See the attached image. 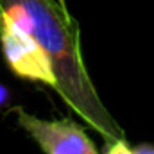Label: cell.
Returning <instances> with one entry per match:
<instances>
[{"mask_svg": "<svg viewBox=\"0 0 154 154\" xmlns=\"http://www.w3.org/2000/svg\"><path fill=\"white\" fill-rule=\"evenodd\" d=\"M18 125L45 154H100L84 129L72 120H47L20 106L11 109Z\"/></svg>", "mask_w": 154, "mask_h": 154, "instance_id": "3957f363", "label": "cell"}, {"mask_svg": "<svg viewBox=\"0 0 154 154\" xmlns=\"http://www.w3.org/2000/svg\"><path fill=\"white\" fill-rule=\"evenodd\" d=\"M106 154H134V149H131L124 138H116L113 142H106Z\"/></svg>", "mask_w": 154, "mask_h": 154, "instance_id": "277c9868", "label": "cell"}, {"mask_svg": "<svg viewBox=\"0 0 154 154\" xmlns=\"http://www.w3.org/2000/svg\"><path fill=\"white\" fill-rule=\"evenodd\" d=\"M0 7L25 25L43 47L52 63L56 91L61 99L106 142L124 138V131L99 99L90 79L81 54L79 27L68 9L56 0H0Z\"/></svg>", "mask_w": 154, "mask_h": 154, "instance_id": "6da1fadb", "label": "cell"}, {"mask_svg": "<svg viewBox=\"0 0 154 154\" xmlns=\"http://www.w3.org/2000/svg\"><path fill=\"white\" fill-rule=\"evenodd\" d=\"M0 47L9 70L23 81L41 82L56 90L57 81L52 63L32 36V32L16 22L5 9L0 7Z\"/></svg>", "mask_w": 154, "mask_h": 154, "instance_id": "7a4b0ae2", "label": "cell"}, {"mask_svg": "<svg viewBox=\"0 0 154 154\" xmlns=\"http://www.w3.org/2000/svg\"><path fill=\"white\" fill-rule=\"evenodd\" d=\"M57 4H59L61 7H65V9H66V5H65V0H57Z\"/></svg>", "mask_w": 154, "mask_h": 154, "instance_id": "52a82bcc", "label": "cell"}, {"mask_svg": "<svg viewBox=\"0 0 154 154\" xmlns=\"http://www.w3.org/2000/svg\"><path fill=\"white\" fill-rule=\"evenodd\" d=\"M9 102H11V91H9V88L5 84L0 82V109L9 106Z\"/></svg>", "mask_w": 154, "mask_h": 154, "instance_id": "5b68a950", "label": "cell"}, {"mask_svg": "<svg viewBox=\"0 0 154 154\" xmlns=\"http://www.w3.org/2000/svg\"><path fill=\"white\" fill-rule=\"evenodd\" d=\"M134 154H154V145H151V143H142V145L134 147Z\"/></svg>", "mask_w": 154, "mask_h": 154, "instance_id": "8992f818", "label": "cell"}]
</instances>
